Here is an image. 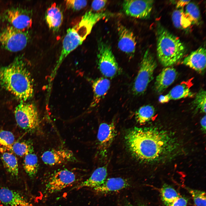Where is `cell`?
I'll return each instance as SVG.
<instances>
[{
  "instance_id": "6",
  "label": "cell",
  "mask_w": 206,
  "mask_h": 206,
  "mask_svg": "<svg viewBox=\"0 0 206 206\" xmlns=\"http://www.w3.org/2000/svg\"><path fill=\"white\" fill-rule=\"evenodd\" d=\"M97 62L99 71L106 78H113L120 72V68L111 47L101 40L98 44Z\"/></svg>"
},
{
  "instance_id": "27",
  "label": "cell",
  "mask_w": 206,
  "mask_h": 206,
  "mask_svg": "<svg viewBox=\"0 0 206 206\" xmlns=\"http://www.w3.org/2000/svg\"><path fill=\"white\" fill-rule=\"evenodd\" d=\"M160 193L162 201L167 206L180 196L174 188L166 184L161 188Z\"/></svg>"
},
{
  "instance_id": "24",
  "label": "cell",
  "mask_w": 206,
  "mask_h": 206,
  "mask_svg": "<svg viewBox=\"0 0 206 206\" xmlns=\"http://www.w3.org/2000/svg\"><path fill=\"white\" fill-rule=\"evenodd\" d=\"M23 167L28 175L31 178H34L36 175L39 169L38 159L36 155L32 153L25 156Z\"/></svg>"
},
{
  "instance_id": "12",
  "label": "cell",
  "mask_w": 206,
  "mask_h": 206,
  "mask_svg": "<svg viewBox=\"0 0 206 206\" xmlns=\"http://www.w3.org/2000/svg\"><path fill=\"white\" fill-rule=\"evenodd\" d=\"M41 159L44 163L50 166L74 162L76 159L73 152L65 149H52L44 152Z\"/></svg>"
},
{
  "instance_id": "38",
  "label": "cell",
  "mask_w": 206,
  "mask_h": 206,
  "mask_svg": "<svg viewBox=\"0 0 206 206\" xmlns=\"http://www.w3.org/2000/svg\"><path fill=\"white\" fill-rule=\"evenodd\" d=\"M206 115H205L201 119L200 124L202 130L205 132L206 130Z\"/></svg>"
},
{
  "instance_id": "2",
  "label": "cell",
  "mask_w": 206,
  "mask_h": 206,
  "mask_svg": "<svg viewBox=\"0 0 206 206\" xmlns=\"http://www.w3.org/2000/svg\"><path fill=\"white\" fill-rule=\"evenodd\" d=\"M0 85L21 102L31 98L33 94L32 79L19 58L8 66H0Z\"/></svg>"
},
{
  "instance_id": "29",
  "label": "cell",
  "mask_w": 206,
  "mask_h": 206,
  "mask_svg": "<svg viewBox=\"0 0 206 206\" xmlns=\"http://www.w3.org/2000/svg\"><path fill=\"white\" fill-rule=\"evenodd\" d=\"M206 96L205 91L201 89L196 95L191 104V107L195 112L199 111L205 113L206 112Z\"/></svg>"
},
{
  "instance_id": "28",
  "label": "cell",
  "mask_w": 206,
  "mask_h": 206,
  "mask_svg": "<svg viewBox=\"0 0 206 206\" xmlns=\"http://www.w3.org/2000/svg\"><path fill=\"white\" fill-rule=\"evenodd\" d=\"M11 150L17 155L22 157L33 153V148L31 142L24 141L14 142L12 146Z\"/></svg>"
},
{
  "instance_id": "16",
  "label": "cell",
  "mask_w": 206,
  "mask_h": 206,
  "mask_svg": "<svg viewBox=\"0 0 206 206\" xmlns=\"http://www.w3.org/2000/svg\"><path fill=\"white\" fill-rule=\"evenodd\" d=\"M206 49L201 47L185 57L182 63L200 73H203L206 68Z\"/></svg>"
},
{
  "instance_id": "17",
  "label": "cell",
  "mask_w": 206,
  "mask_h": 206,
  "mask_svg": "<svg viewBox=\"0 0 206 206\" xmlns=\"http://www.w3.org/2000/svg\"><path fill=\"white\" fill-rule=\"evenodd\" d=\"M130 185L128 179L120 177L106 179L100 186L93 189L96 193L104 194L115 192L128 187Z\"/></svg>"
},
{
  "instance_id": "7",
  "label": "cell",
  "mask_w": 206,
  "mask_h": 206,
  "mask_svg": "<svg viewBox=\"0 0 206 206\" xmlns=\"http://www.w3.org/2000/svg\"><path fill=\"white\" fill-rule=\"evenodd\" d=\"M14 114L18 125L25 131L32 132L39 127L40 124L39 114L33 104L21 102L15 108Z\"/></svg>"
},
{
  "instance_id": "10",
  "label": "cell",
  "mask_w": 206,
  "mask_h": 206,
  "mask_svg": "<svg viewBox=\"0 0 206 206\" xmlns=\"http://www.w3.org/2000/svg\"><path fill=\"white\" fill-rule=\"evenodd\" d=\"M154 1L126 0L122 3L123 11L128 16L136 18L146 19L150 17Z\"/></svg>"
},
{
  "instance_id": "34",
  "label": "cell",
  "mask_w": 206,
  "mask_h": 206,
  "mask_svg": "<svg viewBox=\"0 0 206 206\" xmlns=\"http://www.w3.org/2000/svg\"><path fill=\"white\" fill-rule=\"evenodd\" d=\"M65 2L67 8L75 11L79 10L83 8L87 4L86 0H67Z\"/></svg>"
},
{
  "instance_id": "30",
  "label": "cell",
  "mask_w": 206,
  "mask_h": 206,
  "mask_svg": "<svg viewBox=\"0 0 206 206\" xmlns=\"http://www.w3.org/2000/svg\"><path fill=\"white\" fill-rule=\"evenodd\" d=\"M108 16L106 12H95L91 10L86 12L81 19L93 27L98 21Z\"/></svg>"
},
{
  "instance_id": "15",
  "label": "cell",
  "mask_w": 206,
  "mask_h": 206,
  "mask_svg": "<svg viewBox=\"0 0 206 206\" xmlns=\"http://www.w3.org/2000/svg\"><path fill=\"white\" fill-rule=\"evenodd\" d=\"M0 201L6 206H34L22 195L5 187H0Z\"/></svg>"
},
{
  "instance_id": "3",
  "label": "cell",
  "mask_w": 206,
  "mask_h": 206,
  "mask_svg": "<svg viewBox=\"0 0 206 206\" xmlns=\"http://www.w3.org/2000/svg\"><path fill=\"white\" fill-rule=\"evenodd\" d=\"M156 33L157 54L160 63L165 67L178 63L185 53V45L160 23L157 25Z\"/></svg>"
},
{
  "instance_id": "14",
  "label": "cell",
  "mask_w": 206,
  "mask_h": 206,
  "mask_svg": "<svg viewBox=\"0 0 206 206\" xmlns=\"http://www.w3.org/2000/svg\"><path fill=\"white\" fill-rule=\"evenodd\" d=\"M5 18L14 28L23 31H27L31 27L32 20L26 13L19 9H12L5 13Z\"/></svg>"
},
{
  "instance_id": "11",
  "label": "cell",
  "mask_w": 206,
  "mask_h": 206,
  "mask_svg": "<svg viewBox=\"0 0 206 206\" xmlns=\"http://www.w3.org/2000/svg\"><path fill=\"white\" fill-rule=\"evenodd\" d=\"M114 123H102L99 127L97 138L98 154L102 158L105 157L116 135Z\"/></svg>"
},
{
  "instance_id": "26",
  "label": "cell",
  "mask_w": 206,
  "mask_h": 206,
  "mask_svg": "<svg viewBox=\"0 0 206 206\" xmlns=\"http://www.w3.org/2000/svg\"><path fill=\"white\" fill-rule=\"evenodd\" d=\"M172 19L174 26L179 29H187L192 24L183 8L174 10L172 14Z\"/></svg>"
},
{
  "instance_id": "13",
  "label": "cell",
  "mask_w": 206,
  "mask_h": 206,
  "mask_svg": "<svg viewBox=\"0 0 206 206\" xmlns=\"http://www.w3.org/2000/svg\"><path fill=\"white\" fill-rule=\"evenodd\" d=\"M117 29L118 48L128 56H132L135 52L136 43L135 36L132 31L121 24L118 25Z\"/></svg>"
},
{
  "instance_id": "40",
  "label": "cell",
  "mask_w": 206,
  "mask_h": 206,
  "mask_svg": "<svg viewBox=\"0 0 206 206\" xmlns=\"http://www.w3.org/2000/svg\"><path fill=\"white\" fill-rule=\"evenodd\" d=\"M124 206H148L142 203L133 204L128 202H126Z\"/></svg>"
},
{
  "instance_id": "32",
  "label": "cell",
  "mask_w": 206,
  "mask_h": 206,
  "mask_svg": "<svg viewBox=\"0 0 206 206\" xmlns=\"http://www.w3.org/2000/svg\"><path fill=\"white\" fill-rule=\"evenodd\" d=\"M15 137L11 132L1 130L0 131V145L9 150H11L14 143Z\"/></svg>"
},
{
  "instance_id": "25",
  "label": "cell",
  "mask_w": 206,
  "mask_h": 206,
  "mask_svg": "<svg viewBox=\"0 0 206 206\" xmlns=\"http://www.w3.org/2000/svg\"><path fill=\"white\" fill-rule=\"evenodd\" d=\"M155 114V109L152 106L147 105L140 107L136 112L135 118L140 124H144L150 120Z\"/></svg>"
},
{
  "instance_id": "21",
  "label": "cell",
  "mask_w": 206,
  "mask_h": 206,
  "mask_svg": "<svg viewBox=\"0 0 206 206\" xmlns=\"http://www.w3.org/2000/svg\"><path fill=\"white\" fill-rule=\"evenodd\" d=\"M45 18L49 28L53 31H58L63 21L62 11L55 3L52 4L47 9Z\"/></svg>"
},
{
  "instance_id": "39",
  "label": "cell",
  "mask_w": 206,
  "mask_h": 206,
  "mask_svg": "<svg viewBox=\"0 0 206 206\" xmlns=\"http://www.w3.org/2000/svg\"><path fill=\"white\" fill-rule=\"evenodd\" d=\"M159 101L162 103H165L169 101L166 95L161 96L159 98Z\"/></svg>"
},
{
  "instance_id": "31",
  "label": "cell",
  "mask_w": 206,
  "mask_h": 206,
  "mask_svg": "<svg viewBox=\"0 0 206 206\" xmlns=\"http://www.w3.org/2000/svg\"><path fill=\"white\" fill-rule=\"evenodd\" d=\"M185 13L192 24H197L199 23L200 12L199 7L195 3L189 2L186 6Z\"/></svg>"
},
{
  "instance_id": "9",
  "label": "cell",
  "mask_w": 206,
  "mask_h": 206,
  "mask_svg": "<svg viewBox=\"0 0 206 206\" xmlns=\"http://www.w3.org/2000/svg\"><path fill=\"white\" fill-rule=\"evenodd\" d=\"M76 180L74 172L67 169L60 170L49 177L45 185V191L49 194L58 192L73 185Z\"/></svg>"
},
{
  "instance_id": "4",
  "label": "cell",
  "mask_w": 206,
  "mask_h": 206,
  "mask_svg": "<svg viewBox=\"0 0 206 206\" xmlns=\"http://www.w3.org/2000/svg\"><path fill=\"white\" fill-rule=\"evenodd\" d=\"M92 28L81 19L78 23L67 30L63 41L62 49L56 69L58 68L68 55L82 44L91 32Z\"/></svg>"
},
{
  "instance_id": "1",
  "label": "cell",
  "mask_w": 206,
  "mask_h": 206,
  "mask_svg": "<svg viewBox=\"0 0 206 206\" xmlns=\"http://www.w3.org/2000/svg\"><path fill=\"white\" fill-rule=\"evenodd\" d=\"M124 138L133 156L146 163L166 158L178 146L176 139L169 132L154 127H135L127 132Z\"/></svg>"
},
{
  "instance_id": "23",
  "label": "cell",
  "mask_w": 206,
  "mask_h": 206,
  "mask_svg": "<svg viewBox=\"0 0 206 206\" xmlns=\"http://www.w3.org/2000/svg\"><path fill=\"white\" fill-rule=\"evenodd\" d=\"M3 166L12 176L17 177L19 174L18 165L16 157L12 153L4 152L1 156Z\"/></svg>"
},
{
  "instance_id": "37",
  "label": "cell",
  "mask_w": 206,
  "mask_h": 206,
  "mask_svg": "<svg viewBox=\"0 0 206 206\" xmlns=\"http://www.w3.org/2000/svg\"><path fill=\"white\" fill-rule=\"evenodd\" d=\"M190 0H181L177 1L176 2V7L177 9L183 8L185 5H187L190 2Z\"/></svg>"
},
{
  "instance_id": "36",
  "label": "cell",
  "mask_w": 206,
  "mask_h": 206,
  "mask_svg": "<svg viewBox=\"0 0 206 206\" xmlns=\"http://www.w3.org/2000/svg\"><path fill=\"white\" fill-rule=\"evenodd\" d=\"M187 202V199L180 196L168 206H186Z\"/></svg>"
},
{
  "instance_id": "18",
  "label": "cell",
  "mask_w": 206,
  "mask_h": 206,
  "mask_svg": "<svg viewBox=\"0 0 206 206\" xmlns=\"http://www.w3.org/2000/svg\"><path fill=\"white\" fill-rule=\"evenodd\" d=\"M177 75L176 69L171 67L163 68L157 76L154 88L158 93L163 92L175 80Z\"/></svg>"
},
{
  "instance_id": "42",
  "label": "cell",
  "mask_w": 206,
  "mask_h": 206,
  "mask_svg": "<svg viewBox=\"0 0 206 206\" xmlns=\"http://www.w3.org/2000/svg\"><path fill=\"white\" fill-rule=\"evenodd\" d=\"M3 150V149H1V148H0V150Z\"/></svg>"
},
{
  "instance_id": "41",
  "label": "cell",
  "mask_w": 206,
  "mask_h": 206,
  "mask_svg": "<svg viewBox=\"0 0 206 206\" xmlns=\"http://www.w3.org/2000/svg\"><path fill=\"white\" fill-rule=\"evenodd\" d=\"M0 206H4V205H0Z\"/></svg>"
},
{
  "instance_id": "8",
  "label": "cell",
  "mask_w": 206,
  "mask_h": 206,
  "mask_svg": "<svg viewBox=\"0 0 206 206\" xmlns=\"http://www.w3.org/2000/svg\"><path fill=\"white\" fill-rule=\"evenodd\" d=\"M27 31L8 26L0 33V43L8 50L13 52L21 51L26 46L29 40Z\"/></svg>"
},
{
  "instance_id": "33",
  "label": "cell",
  "mask_w": 206,
  "mask_h": 206,
  "mask_svg": "<svg viewBox=\"0 0 206 206\" xmlns=\"http://www.w3.org/2000/svg\"><path fill=\"white\" fill-rule=\"evenodd\" d=\"M191 195L196 206H206V193L205 192L198 190L187 188Z\"/></svg>"
},
{
  "instance_id": "20",
  "label": "cell",
  "mask_w": 206,
  "mask_h": 206,
  "mask_svg": "<svg viewBox=\"0 0 206 206\" xmlns=\"http://www.w3.org/2000/svg\"><path fill=\"white\" fill-rule=\"evenodd\" d=\"M107 175V165H106L98 168L89 178L74 188L79 189L87 187L93 189L102 184L106 179Z\"/></svg>"
},
{
  "instance_id": "19",
  "label": "cell",
  "mask_w": 206,
  "mask_h": 206,
  "mask_svg": "<svg viewBox=\"0 0 206 206\" xmlns=\"http://www.w3.org/2000/svg\"><path fill=\"white\" fill-rule=\"evenodd\" d=\"M109 80L105 77L97 78L93 81L92 86L93 96L90 106H96L107 94L110 86Z\"/></svg>"
},
{
  "instance_id": "35",
  "label": "cell",
  "mask_w": 206,
  "mask_h": 206,
  "mask_svg": "<svg viewBox=\"0 0 206 206\" xmlns=\"http://www.w3.org/2000/svg\"><path fill=\"white\" fill-rule=\"evenodd\" d=\"M106 0H94L91 4L92 10L97 12L103 8L107 3Z\"/></svg>"
},
{
  "instance_id": "22",
  "label": "cell",
  "mask_w": 206,
  "mask_h": 206,
  "mask_svg": "<svg viewBox=\"0 0 206 206\" xmlns=\"http://www.w3.org/2000/svg\"><path fill=\"white\" fill-rule=\"evenodd\" d=\"M192 85L191 80L183 81L173 87L166 95L169 101L191 97L194 95L191 90Z\"/></svg>"
},
{
  "instance_id": "5",
  "label": "cell",
  "mask_w": 206,
  "mask_h": 206,
  "mask_svg": "<svg viewBox=\"0 0 206 206\" xmlns=\"http://www.w3.org/2000/svg\"><path fill=\"white\" fill-rule=\"evenodd\" d=\"M157 64L152 54L149 49L145 52L132 89L135 96L142 95L146 91L153 78L154 71Z\"/></svg>"
}]
</instances>
